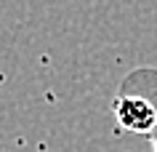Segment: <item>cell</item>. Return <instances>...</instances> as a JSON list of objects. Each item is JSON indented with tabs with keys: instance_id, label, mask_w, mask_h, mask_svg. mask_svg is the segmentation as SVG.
Returning a JSON list of instances; mask_svg holds the SVG:
<instances>
[{
	"instance_id": "1",
	"label": "cell",
	"mask_w": 157,
	"mask_h": 152,
	"mask_svg": "<svg viewBox=\"0 0 157 152\" xmlns=\"http://www.w3.org/2000/svg\"><path fill=\"white\" fill-rule=\"evenodd\" d=\"M115 118L125 131L133 134H155L157 131V101H152L147 93L133 91L128 83H123V88L115 96Z\"/></svg>"
},
{
	"instance_id": "2",
	"label": "cell",
	"mask_w": 157,
	"mask_h": 152,
	"mask_svg": "<svg viewBox=\"0 0 157 152\" xmlns=\"http://www.w3.org/2000/svg\"><path fill=\"white\" fill-rule=\"evenodd\" d=\"M152 144H155V152H157V131L152 134Z\"/></svg>"
}]
</instances>
